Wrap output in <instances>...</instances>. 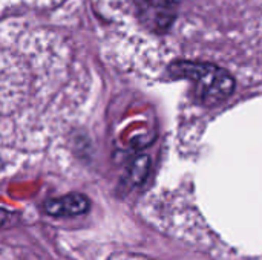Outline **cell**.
<instances>
[{
  "instance_id": "obj_2",
  "label": "cell",
  "mask_w": 262,
  "mask_h": 260,
  "mask_svg": "<svg viewBox=\"0 0 262 260\" xmlns=\"http://www.w3.org/2000/svg\"><path fill=\"white\" fill-rule=\"evenodd\" d=\"M89 210V199L80 193H71L45 204V211L55 218H68L83 215Z\"/></svg>"
},
{
  "instance_id": "obj_4",
  "label": "cell",
  "mask_w": 262,
  "mask_h": 260,
  "mask_svg": "<svg viewBox=\"0 0 262 260\" xmlns=\"http://www.w3.org/2000/svg\"><path fill=\"white\" fill-rule=\"evenodd\" d=\"M154 3H160V5H170V3H178V2H183V0H150Z\"/></svg>"
},
{
  "instance_id": "obj_3",
  "label": "cell",
  "mask_w": 262,
  "mask_h": 260,
  "mask_svg": "<svg viewBox=\"0 0 262 260\" xmlns=\"http://www.w3.org/2000/svg\"><path fill=\"white\" fill-rule=\"evenodd\" d=\"M8 216H9V215H8V211H6V210H3V208H0V227L8 221Z\"/></svg>"
},
{
  "instance_id": "obj_1",
  "label": "cell",
  "mask_w": 262,
  "mask_h": 260,
  "mask_svg": "<svg viewBox=\"0 0 262 260\" xmlns=\"http://www.w3.org/2000/svg\"><path fill=\"white\" fill-rule=\"evenodd\" d=\"M170 70L178 77L192 80L195 83L198 98L207 106L227 100L235 90L233 77L223 67L212 63L178 61L170 67Z\"/></svg>"
}]
</instances>
